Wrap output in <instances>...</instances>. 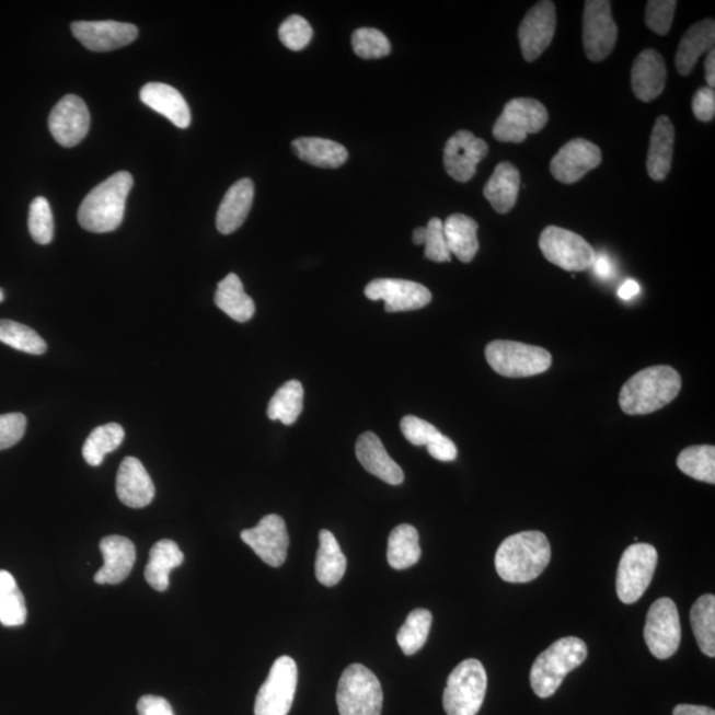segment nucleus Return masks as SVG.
<instances>
[{
    "mask_svg": "<svg viewBox=\"0 0 715 715\" xmlns=\"http://www.w3.org/2000/svg\"><path fill=\"white\" fill-rule=\"evenodd\" d=\"M552 547L541 531H522L504 540L496 553L497 574L509 584H529L545 572Z\"/></svg>",
    "mask_w": 715,
    "mask_h": 715,
    "instance_id": "nucleus-1",
    "label": "nucleus"
},
{
    "mask_svg": "<svg viewBox=\"0 0 715 715\" xmlns=\"http://www.w3.org/2000/svg\"><path fill=\"white\" fill-rule=\"evenodd\" d=\"M681 384V377L673 367H648L623 385L619 396L620 408L628 415L656 413L679 396Z\"/></svg>",
    "mask_w": 715,
    "mask_h": 715,
    "instance_id": "nucleus-2",
    "label": "nucleus"
},
{
    "mask_svg": "<svg viewBox=\"0 0 715 715\" xmlns=\"http://www.w3.org/2000/svg\"><path fill=\"white\" fill-rule=\"evenodd\" d=\"M132 183L135 181L128 171H119L94 187L79 208L80 226L94 233L117 230L124 220L126 199Z\"/></svg>",
    "mask_w": 715,
    "mask_h": 715,
    "instance_id": "nucleus-3",
    "label": "nucleus"
},
{
    "mask_svg": "<svg viewBox=\"0 0 715 715\" xmlns=\"http://www.w3.org/2000/svg\"><path fill=\"white\" fill-rule=\"evenodd\" d=\"M587 659V645L578 637H563L537 657L530 672V683L540 699L558 691L565 677Z\"/></svg>",
    "mask_w": 715,
    "mask_h": 715,
    "instance_id": "nucleus-4",
    "label": "nucleus"
},
{
    "mask_svg": "<svg viewBox=\"0 0 715 715\" xmlns=\"http://www.w3.org/2000/svg\"><path fill=\"white\" fill-rule=\"evenodd\" d=\"M486 362L506 378L540 376L552 367L553 357L540 346L515 341H493L485 349Z\"/></svg>",
    "mask_w": 715,
    "mask_h": 715,
    "instance_id": "nucleus-5",
    "label": "nucleus"
},
{
    "mask_svg": "<svg viewBox=\"0 0 715 715\" xmlns=\"http://www.w3.org/2000/svg\"><path fill=\"white\" fill-rule=\"evenodd\" d=\"M488 676L478 660L460 662L449 674L442 705L448 715H477L484 704Z\"/></svg>",
    "mask_w": 715,
    "mask_h": 715,
    "instance_id": "nucleus-6",
    "label": "nucleus"
},
{
    "mask_svg": "<svg viewBox=\"0 0 715 715\" xmlns=\"http://www.w3.org/2000/svg\"><path fill=\"white\" fill-rule=\"evenodd\" d=\"M339 715H381V682L362 664H351L342 673L337 689Z\"/></svg>",
    "mask_w": 715,
    "mask_h": 715,
    "instance_id": "nucleus-7",
    "label": "nucleus"
},
{
    "mask_svg": "<svg viewBox=\"0 0 715 715\" xmlns=\"http://www.w3.org/2000/svg\"><path fill=\"white\" fill-rule=\"evenodd\" d=\"M657 550L649 543H635L620 560L616 577L618 597L625 604H634L650 585L657 567Z\"/></svg>",
    "mask_w": 715,
    "mask_h": 715,
    "instance_id": "nucleus-8",
    "label": "nucleus"
},
{
    "mask_svg": "<svg viewBox=\"0 0 715 715\" xmlns=\"http://www.w3.org/2000/svg\"><path fill=\"white\" fill-rule=\"evenodd\" d=\"M540 249L543 256L567 272L591 269L597 252L584 238L565 228L550 226L541 233Z\"/></svg>",
    "mask_w": 715,
    "mask_h": 715,
    "instance_id": "nucleus-9",
    "label": "nucleus"
},
{
    "mask_svg": "<svg viewBox=\"0 0 715 715\" xmlns=\"http://www.w3.org/2000/svg\"><path fill=\"white\" fill-rule=\"evenodd\" d=\"M297 680L299 670L292 657H278L257 693L255 715H288L293 705Z\"/></svg>",
    "mask_w": 715,
    "mask_h": 715,
    "instance_id": "nucleus-10",
    "label": "nucleus"
},
{
    "mask_svg": "<svg viewBox=\"0 0 715 715\" xmlns=\"http://www.w3.org/2000/svg\"><path fill=\"white\" fill-rule=\"evenodd\" d=\"M549 113L545 105L534 99H512L498 117L493 136L499 142L521 143L529 135L545 128Z\"/></svg>",
    "mask_w": 715,
    "mask_h": 715,
    "instance_id": "nucleus-11",
    "label": "nucleus"
},
{
    "mask_svg": "<svg viewBox=\"0 0 715 715\" xmlns=\"http://www.w3.org/2000/svg\"><path fill=\"white\" fill-rule=\"evenodd\" d=\"M644 638L656 659L667 660L679 650L680 615L672 599L661 598L650 606L644 626Z\"/></svg>",
    "mask_w": 715,
    "mask_h": 715,
    "instance_id": "nucleus-12",
    "label": "nucleus"
},
{
    "mask_svg": "<svg viewBox=\"0 0 715 715\" xmlns=\"http://www.w3.org/2000/svg\"><path fill=\"white\" fill-rule=\"evenodd\" d=\"M618 25L609 0H587L584 14V46L588 59L603 61L615 48Z\"/></svg>",
    "mask_w": 715,
    "mask_h": 715,
    "instance_id": "nucleus-13",
    "label": "nucleus"
},
{
    "mask_svg": "<svg viewBox=\"0 0 715 715\" xmlns=\"http://www.w3.org/2000/svg\"><path fill=\"white\" fill-rule=\"evenodd\" d=\"M365 295L371 301H384L389 313L422 309L433 300V293L424 285L399 278H377L367 285Z\"/></svg>",
    "mask_w": 715,
    "mask_h": 715,
    "instance_id": "nucleus-14",
    "label": "nucleus"
},
{
    "mask_svg": "<svg viewBox=\"0 0 715 715\" xmlns=\"http://www.w3.org/2000/svg\"><path fill=\"white\" fill-rule=\"evenodd\" d=\"M240 537L267 565L280 567L287 561L289 534L280 516H265L255 528L243 530Z\"/></svg>",
    "mask_w": 715,
    "mask_h": 715,
    "instance_id": "nucleus-15",
    "label": "nucleus"
},
{
    "mask_svg": "<svg viewBox=\"0 0 715 715\" xmlns=\"http://www.w3.org/2000/svg\"><path fill=\"white\" fill-rule=\"evenodd\" d=\"M48 126L57 143L73 148L90 131L91 114L84 101L74 94H68L50 112Z\"/></svg>",
    "mask_w": 715,
    "mask_h": 715,
    "instance_id": "nucleus-16",
    "label": "nucleus"
},
{
    "mask_svg": "<svg viewBox=\"0 0 715 715\" xmlns=\"http://www.w3.org/2000/svg\"><path fill=\"white\" fill-rule=\"evenodd\" d=\"M556 27V9L553 2L545 0L530 9L518 30V41L524 60L533 62L553 42Z\"/></svg>",
    "mask_w": 715,
    "mask_h": 715,
    "instance_id": "nucleus-17",
    "label": "nucleus"
},
{
    "mask_svg": "<svg viewBox=\"0 0 715 715\" xmlns=\"http://www.w3.org/2000/svg\"><path fill=\"white\" fill-rule=\"evenodd\" d=\"M488 143L468 130H460L448 139L445 147V168L454 181L470 182L477 164L488 155Z\"/></svg>",
    "mask_w": 715,
    "mask_h": 715,
    "instance_id": "nucleus-18",
    "label": "nucleus"
},
{
    "mask_svg": "<svg viewBox=\"0 0 715 715\" xmlns=\"http://www.w3.org/2000/svg\"><path fill=\"white\" fill-rule=\"evenodd\" d=\"M602 163V150L584 138L573 139L563 147L550 163L556 181L573 185Z\"/></svg>",
    "mask_w": 715,
    "mask_h": 715,
    "instance_id": "nucleus-19",
    "label": "nucleus"
},
{
    "mask_svg": "<svg viewBox=\"0 0 715 715\" xmlns=\"http://www.w3.org/2000/svg\"><path fill=\"white\" fill-rule=\"evenodd\" d=\"M71 28L76 39L93 53H109L129 46L138 36L135 24L114 21L74 22Z\"/></svg>",
    "mask_w": 715,
    "mask_h": 715,
    "instance_id": "nucleus-20",
    "label": "nucleus"
},
{
    "mask_svg": "<svg viewBox=\"0 0 715 715\" xmlns=\"http://www.w3.org/2000/svg\"><path fill=\"white\" fill-rule=\"evenodd\" d=\"M116 491L119 501L132 509L145 508L155 497L153 480L136 458H126L119 465Z\"/></svg>",
    "mask_w": 715,
    "mask_h": 715,
    "instance_id": "nucleus-21",
    "label": "nucleus"
},
{
    "mask_svg": "<svg viewBox=\"0 0 715 715\" xmlns=\"http://www.w3.org/2000/svg\"><path fill=\"white\" fill-rule=\"evenodd\" d=\"M104 566L94 575L97 585H119L129 577L136 563V546L122 535L105 537L100 542Z\"/></svg>",
    "mask_w": 715,
    "mask_h": 715,
    "instance_id": "nucleus-22",
    "label": "nucleus"
},
{
    "mask_svg": "<svg viewBox=\"0 0 715 715\" xmlns=\"http://www.w3.org/2000/svg\"><path fill=\"white\" fill-rule=\"evenodd\" d=\"M632 91L638 100L649 103L659 97L667 84V67L662 56L654 49H645L632 67Z\"/></svg>",
    "mask_w": 715,
    "mask_h": 715,
    "instance_id": "nucleus-23",
    "label": "nucleus"
},
{
    "mask_svg": "<svg viewBox=\"0 0 715 715\" xmlns=\"http://www.w3.org/2000/svg\"><path fill=\"white\" fill-rule=\"evenodd\" d=\"M356 454L359 463L372 476L390 485H401L403 483L404 473L402 468L390 458L383 442L374 433H365L359 436Z\"/></svg>",
    "mask_w": 715,
    "mask_h": 715,
    "instance_id": "nucleus-24",
    "label": "nucleus"
},
{
    "mask_svg": "<svg viewBox=\"0 0 715 715\" xmlns=\"http://www.w3.org/2000/svg\"><path fill=\"white\" fill-rule=\"evenodd\" d=\"M139 99L150 109L166 117L176 128L187 129L192 124V113L186 100L173 87L163 82H149L142 88Z\"/></svg>",
    "mask_w": 715,
    "mask_h": 715,
    "instance_id": "nucleus-25",
    "label": "nucleus"
},
{
    "mask_svg": "<svg viewBox=\"0 0 715 715\" xmlns=\"http://www.w3.org/2000/svg\"><path fill=\"white\" fill-rule=\"evenodd\" d=\"M253 195H255V185L250 178L240 180L228 189L217 215L220 233L230 235L243 226L251 211Z\"/></svg>",
    "mask_w": 715,
    "mask_h": 715,
    "instance_id": "nucleus-26",
    "label": "nucleus"
},
{
    "mask_svg": "<svg viewBox=\"0 0 715 715\" xmlns=\"http://www.w3.org/2000/svg\"><path fill=\"white\" fill-rule=\"evenodd\" d=\"M715 43V23L706 19L695 23L682 36L676 54V67L682 76L692 73L702 55L711 53Z\"/></svg>",
    "mask_w": 715,
    "mask_h": 715,
    "instance_id": "nucleus-27",
    "label": "nucleus"
},
{
    "mask_svg": "<svg viewBox=\"0 0 715 715\" xmlns=\"http://www.w3.org/2000/svg\"><path fill=\"white\" fill-rule=\"evenodd\" d=\"M674 126L667 116L656 119L650 135L647 168L651 180L661 182L672 168Z\"/></svg>",
    "mask_w": 715,
    "mask_h": 715,
    "instance_id": "nucleus-28",
    "label": "nucleus"
},
{
    "mask_svg": "<svg viewBox=\"0 0 715 715\" xmlns=\"http://www.w3.org/2000/svg\"><path fill=\"white\" fill-rule=\"evenodd\" d=\"M520 186V171L510 162H501L486 183L484 196L498 214H508L517 204Z\"/></svg>",
    "mask_w": 715,
    "mask_h": 715,
    "instance_id": "nucleus-29",
    "label": "nucleus"
},
{
    "mask_svg": "<svg viewBox=\"0 0 715 715\" xmlns=\"http://www.w3.org/2000/svg\"><path fill=\"white\" fill-rule=\"evenodd\" d=\"M449 253H453L461 263H471L477 255L478 224L463 214H454L442 223Z\"/></svg>",
    "mask_w": 715,
    "mask_h": 715,
    "instance_id": "nucleus-30",
    "label": "nucleus"
},
{
    "mask_svg": "<svg viewBox=\"0 0 715 715\" xmlns=\"http://www.w3.org/2000/svg\"><path fill=\"white\" fill-rule=\"evenodd\" d=\"M185 562V555L174 541L162 540L150 550L145 578L155 591L164 592L170 586V574Z\"/></svg>",
    "mask_w": 715,
    "mask_h": 715,
    "instance_id": "nucleus-31",
    "label": "nucleus"
},
{
    "mask_svg": "<svg viewBox=\"0 0 715 715\" xmlns=\"http://www.w3.org/2000/svg\"><path fill=\"white\" fill-rule=\"evenodd\" d=\"M215 303L228 318L242 324L256 312L255 302L245 293L243 282L235 274L228 275L218 284Z\"/></svg>",
    "mask_w": 715,
    "mask_h": 715,
    "instance_id": "nucleus-32",
    "label": "nucleus"
},
{
    "mask_svg": "<svg viewBox=\"0 0 715 715\" xmlns=\"http://www.w3.org/2000/svg\"><path fill=\"white\" fill-rule=\"evenodd\" d=\"M292 147L301 161L315 168L337 169L349 158V153L341 143L325 138H299Z\"/></svg>",
    "mask_w": 715,
    "mask_h": 715,
    "instance_id": "nucleus-33",
    "label": "nucleus"
},
{
    "mask_svg": "<svg viewBox=\"0 0 715 715\" xmlns=\"http://www.w3.org/2000/svg\"><path fill=\"white\" fill-rule=\"evenodd\" d=\"M347 560L335 540L332 531H320V547L315 560V577L321 585L333 587L338 585L346 573Z\"/></svg>",
    "mask_w": 715,
    "mask_h": 715,
    "instance_id": "nucleus-34",
    "label": "nucleus"
},
{
    "mask_svg": "<svg viewBox=\"0 0 715 715\" xmlns=\"http://www.w3.org/2000/svg\"><path fill=\"white\" fill-rule=\"evenodd\" d=\"M422 556L419 533L411 524H399L389 537L388 562L392 568L406 569L416 565Z\"/></svg>",
    "mask_w": 715,
    "mask_h": 715,
    "instance_id": "nucleus-35",
    "label": "nucleus"
},
{
    "mask_svg": "<svg viewBox=\"0 0 715 715\" xmlns=\"http://www.w3.org/2000/svg\"><path fill=\"white\" fill-rule=\"evenodd\" d=\"M692 628L702 654L715 657V597L702 595L692 607Z\"/></svg>",
    "mask_w": 715,
    "mask_h": 715,
    "instance_id": "nucleus-36",
    "label": "nucleus"
},
{
    "mask_svg": "<svg viewBox=\"0 0 715 715\" xmlns=\"http://www.w3.org/2000/svg\"><path fill=\"white\" fill-rule=\"evenodd\" d=\"M124 439L125 431L119 424H105V426L94 428L88 436L84 447H82V455L88 464L99 466L103 464L107 453L116 451L123 445Z\"/></svg>",
    "mask_w": 715,
    "mask_h": 715,
    "instance_id": "nucleus-37",
    "label": "nucleus"
},
{
    "mask_svg": "<svg viewBox=\"0 0 715 715\" xmlns=\"http://www.w3.org/2000/svg\"><path fill=\"white\" fill-rule=\"evenodd\" d=\"M302 408V384L299 381H289L270 399L267 414L270 420H280L285 426H292L299 419Z\"/></svg>",
    "mask_w": 715,
    "mask_h": 715,
    "instance_id": "nucleus-38",
    "label": "nucleus"
},
{
    "mask_svg": "<svg viewBox=\"0 0 715 715\" xmlns=\"http://www.w3.org/2000/svg\"><path fill=\"white\" fill-rule=\"evenodd\" d=\"M25 620L27 607L21 588L9 572L0 569V623L4 626H19Z\"/></svg>",
    "mask_w": 715,
    "mask_h": 715,
    "instance_id": "nucleus-39",
    "label": "nucleus"
},
{
    "mask_svg": "<svg viewBox=\"0 0 715 715\" xmlns=\"http://www.w3.org/2000/svg\"><path fill=\"white\" fill-rule=\"evenodd\" d=\"M677 466L687 476L715 484V448L714 446H693L680 453Z\"/></svg>",
    "mask_w": 715,
    "mask_h": 715,
    "instance_id": "nucleus-40",
    "label": "nucleus"
},
{
    "mask_svg": "<svg viewBox=\"0 0 715 715\" xmlns=\"http://www.w3.org/2000/svg\"><path fill=\"white\" fill-rule=\"evenodd\" d=\"M431 626V612L424 609H417L411 612L396 636L399 647H401L403 654L406 656L417 654L424 647V644L427 643Z\"/></svg>",
    "mask_w": 715,
    "mask_h": 715,
    "instance_id": "nucleus-41",
    "label": "nucleus"
},
{
    "mask_svg": "<svg viewBox=\"0 0 715 715\" xmlns=\"http://www.w3.org/2000/svg\"><path fill=\"white\" fill-rule=\"evenodd\" d=\"M0 342L19 351L42 356L47 344L34 328L10 320H0Z\"/></svg>",
    "mask_w": 715,
    "mask_h": 715,
    "instance_id": "nucleus-42",
    "label": "nucleus"
},
{
    "mask_svg": "<svg viewBox=\"0 0 715 715\" xmlns=\"http://www.w3.org/2000/svg\"><path fill=\"white\" fill-rule=\"evenodd\" d=\"M416 245H426L424 256L435 263L451 262V253L448 251L442 221L433 218L427 227L416 228L413 235Z\"/></svg>",
    "mask_w": 715,
    "mask_h": 715,
    "instance_id": "nucleus-43",
    "label": "nucleus"
},
{
    "mask_svg": "<svg viewBox=\"0 0 715 715\" xmlns=\"http://www.w3.org/2000/svg\"><path fill=\"white\" fill-rule=\"evenodd\" d=\"M28 228L31 237L37 244L46 245L53 242L55 233L54 215L49 201L37 196L30 207Z\"/></svg>",
    "mask_w": 715,
    "mask_h": 715,
    "instance_id": "nucleus-44",
    "label": "nucleus"
},
{
    "mask_svg": "<svg viewBox=\"0 0 715 715\" xmlns=\"http://www.w3.org/2000/svg\"><path fill=\"white\" fill-rule=\"evenodd\" d=\"M351 44L354 53L360 59H381L391 53V44L382 33L376 28H359L353 34Z\"/></svg>",
    "mask_w": 715,
    "mask_h": 715,
    "instance_id": "nucleus-45",
    "label": "nucleus"
},
{
    "mask_svg": "<svg viewBox=\"0 0 715 715\" xmlns=\"http://www.w3.org/2000/svg\"><path fill=\"white\" fill-rule=\"evenodd\" d=\"M312 25L300 15L289 16L278 28V37H280L281 43L292 50L305 48L312 41Z\"/></svg>",
    "mask_w": 715,
    "mask_h": 715,
    "instance_id": "nucleus-46",
    "label": "nucleus"
},
{
    "mask_svg": "<svg viewBox=\"0 0 715 715\" xmlns=\"http://www.w3.org/2000/svg\"><path fill=\"white\" fill-rule=\"evenodd\" d=\"M676 8V0H650L645 12V23L657 35L666 36L672 27Z\"/></svg>",
    "mask_w": 715,
    "mask_h": 715,
    "instance_id": "nucleus-47",
    "label": "nucleus"
},
{
    "mask_svg": "<svg viewBox=\"0 0 715 715\" xmlns=\"http://www.w3.org/2000/svg\"><path fill=\"white\" fill-rule=\"evenodd\" d=\"M401 429L411 445L428 447L441 434L431 423L419 419V417L408 415L404 416L401 422Z\"/></svg>",
    "mask_w": 715,
    "mask_h": 715,
    "instance_id": "nucleus-48",
    "label": "nucleus"
},
{
    "mask_svg": "<svg viewBox=\"0 0 715 715\" xmlns=\"http://www.w3.org/2000/svg\"><path fill=\"white\" fill-rule=\"evenodd\" d=\"M25 428L27 419L23 414L0 415V451L18 445L25 434Z\"/></svg>",
    "mask_w": 715,
    "mask_h": 715,
    "instance_id": "nucleus-49",
    "label": "nucleus"
},
{
    "mask_svg": "<svg viewBox=\"0 0 715 715\" xmlns=\"http://www.w3.org/2000/svg\"><path fill=\"white\" fill-rule=\"evenodd\" d=\"M695 118L702 123L712 122L715 116V92L712 88H701L693 97Z\"/></svg>",
    "mask_w": 715,
    "mask_h": 715,
    "instance_id": "nucleus-50",
    "label": "nucleus"
},
{
    "mask_svg": "<svg viewBox=\"0 0 715 715\" xmlns=\"http://www.w3.org/2000/svg\"><path fill=\"white\" fill-rule=\"evenodd\" d=\"M139 715H175L170 702L158 695H143L137 704Z\"/></svg>",
    "mask_w": 715,
    "mask_h": 715,
    "instance_id": "nucleus-51",
    "label": "nucleus"
},
{
    "mask_svg": "<svg viewBox=\"0 0 715 715\" xmlns=\"http://www.w3.org/2000/svg\"><path fill=\"white\" fill-rule=\"evenodd\" d=\"M427 448L428 453L431 454L435 460L449 463V461L458 459V447H455L454 442L446 435L440 434Z\"/></svg>",
    "mask_w": 715,
    "mask_h": 715,
    "instance_id": "nucleus-52",
    "label": "nucleus"
},
{
    "mask_svg": "<svg viewBox=\"0 0 715 715\" xmlns=\"http://www.w3.org/2000/svg\"><path fill=\"white\" fill-rule=\"evenodd\" d=\"M591 269L593 270L595 275L603 278V280H607V278H611L613 276V264L610 261V257L603 255V253L602 255H597Z\"/></svg>",
    "mask_w": 715,
    "mask_h": 715,
    "instance_id": "nucleus-53",
    "label": "nucleus"
},
{
    "mask_svg": "<svg viewBox=\"0 0 715 715\" xmlns=\"http://www.w3.org/2000/svg\"><path fill=\"white\" fill-rule=\"evenodd\" d=\"M673 715H715V712L706 706L677 705Z\"/></svg>",
    "mask_w": 715,
    "mask_h": 715,
    "instance_id": "nucleus-54",
    "label": "nucleus"
},
{
    "mask_svg": "<svg viewBox=\"0 0 715 715\" xmlns=\"http://www.w3.org/2000/svg\"><path fill=\"white\" fill-rule=\"evenodd\" d=\"M638 292H641V287L634 280L625 281L618 290L620 299L623 300H632Z\"/></svg>",
    "mask_w": 715,
    "mask_h": 715,
    "instance_id": "nucleus-55",
    "label": "nucleus"
},
{
    "mask_svg": "<svg viewBox=\"0 0 715 715\" xmlns=\"http://www.w3.org/2000/svg\"><path fill=\"white\" fill-rule=\"evenodd\" d=\"M705 73H706V81H707V88H712L714 90L715 85V50H711L706 57L705 61Z\"/></svg>",
    "mask_w": 715,
    "mask_h": 715,
    "instance_id": "nucleus-56",
    "label": "nucleus"
},
{
    "mask_svg": "<svg viewBox=\"0 0 715 715\" xmlns=\"http://www.w3.org/2000/svg\"><path fill=\"white\" fill-rule=\"evenodd\" d=\"M3 300H4V293L3 290L0 289V302H2Z\"/></svg>",
    "mask_w": 715,
    "mask_h": 715,
    "instance_id": "nucleus-57",
    "label": "nucleus"
}]
</instances>
